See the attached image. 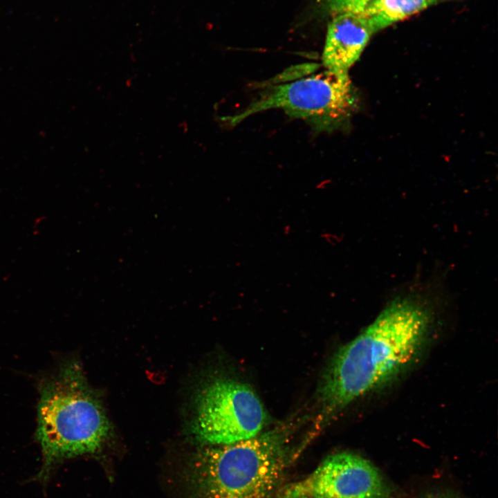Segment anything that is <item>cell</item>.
Masks as SVG:
<instances>
[{
	"mask_svg": "<svg viewBox=\"0 0 498 498\" xmlns=\"http://www.w3.org/2000/svg\"><path fill=\"white\" fill-rule=\"evenodd\" d=\"M268 421L261 399L250 385L220 376L200 391L192 432L201 443L229 445L258 435Z\"/></svg>",
	"mask_w": 498,
	"mask_h": 498,
	"instance_id": "5",
	"label": "cell"
},
{
	"mask_svg": "<svg viewBox=\"0 0 498 498\" xmlns=\"http://www.w3.org/2000/svg\"><path fill=\"white\" fill-rule=\"evenodd\" d=\"M425 498H454V497L445 496V495H434L427 496Z\"/></svg>",
	"mask_w": 498,
	"mask_h": 498,
	"instance_id": "10",
	"label": "cell"
},
{
	"mask_svg": "<svg viewBox=\"0 0 498 498\" xmlns=\"http://www.w3.org/2000/svg\"><path fill=\"white\" fill-rule=\"evenodd\" d=\"M418 291L391 299L333 356L317 389L324 418L387 383L410 365L427 335L431 314Z\"/></svg>",
	"mask_w": 498,
	"mask_h": 498,
	"instance_id": "1",
	"label": "cell"
},
{
	"mask_svg": "<svg viewBox=\"0 0 498 498\" xmlns=\"http://www.w3.org/2000/svg\"><path fill=\"white\" fill-rule=\"evenodd\" d=\"M326 6L333 13L362 12L372 0H326Z\"/></svg>",
	"mask_w": 498,
	"mask_h": 498,
	"instance_id": "9",
	"label": "cell"
},
{
	"mask_svg": "<svg viewBox=\"0 0 498 498\" xmlns=\"http://www.w3.org/2000/svg\"><path fill=\"white\" fill-rule=\"evenodd\" d=\"M374 32L362 12L338 14L330 22L322 56L327 70L347 72Z\"/></svg>",
	"mask_w": 498,
	"mask_h": 498,
	"instance_id": "7",
	"label": "cell"
},
{
	"mask_svg": "<svg viewBox=\"0 0 498 498\" xmlns=\"http://www.w3.org/2000/svg\"><path fill=\"white\" fill-rule=\"evenodd\" d=\"M358 106V94L348 73L326 69L290 82L270 85L243 110L220 120L234 127L257 113L280 109L292 118L304 120L317 131L332 132L348 126Z\"/></svg>",
	"mask_w": 498,
	"mask_h": 498,
	"instance_id": "4",
	"label": "cell"
},
{
	"mask_svg": "<svg viewBox=\"0 0 498 498\" xmlns=\"http://www.w3.org/2000/svg\"><path fill=\"white\" fill-rule=\"evenodd\" d=\"M37 439L43 464L38 479L45 481L61 461L100 450L110 436L104 411L75 361L62 363L39 384Z\"/></svg>",
	"mask_w": 498,
	"mask_h": 498,
	"instance_id": "3",
	"label": "cell"
},
{
	"mask_svg": "<svg viewBox=\"0 0 498 498\" xmlns=\"http://www.w3.org/2000/svg\"><path fill=\"white\" fill-rule=\"evenodd\" d=\"M273 498H393V490L369 460L341 452L303 479L283 484Z\"/></svg>",
	"mask_w": 498,
	"mask_h": 498,
	"instance_id": "6",
	"label": "cell"
},
{
	"mask_svg": "<svg viewBox=\"0 0 498 498\" xmlns=\"http://www.w3.org/2000/svg\"><path fill=\"white\" fill-rule=\"evenodd\" d=\"M436 0H372L362 12L374 33L400 21Z\"/></svg>",
	"mask_w": 498,
	"mask_h": 498,
	"instance_id": "8",
	"label": "cell"
},
{
	"mask_svg": "<svg viewBox=\"0 0 498 498\" xmlns=\"http://www.w3.org/2000/svg\"><path fill=\"white\" fill-rule=\"evenodd\" d=\"M290 432L279 426L194 454L183 471L189 498H273L297 454Z\"/></svg>",
	"mask_w": 498,
	"mask_h": 498,
	"instance_id": "2",
	"label": "cell"
}]
</instances>
